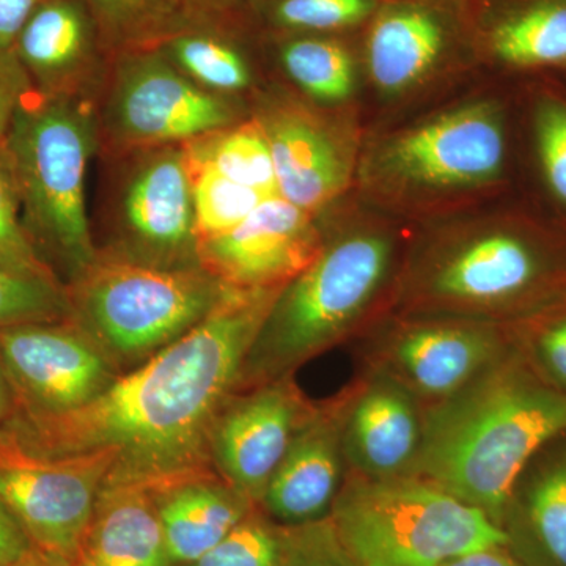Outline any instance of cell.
Masks as SVG:
<instances>
[{
    "instance_id": "cell-41",
    "label": "cell",
    "mask_w": 566,
    "mask_h": 566,
    "mask_svg": "<svg viewBox=\"0 0 566 566\" xmlns=\"http://www.w3.org/2000/svg\"><path fill=\"white\" fill-rule=\"evenodd\" d=\"M17 397H14L13 389L2 365H0V430L6 428L17 415Z\"/></svg>"
},
{
    "instance_id": "cell-12",
    "label": "cell",
    "mask_w": 566,
    "mask_h": 566,
    "mask_svg": "<svg viewBox=\"0 0 566 566\" xmlns=\"http://www.w3.org/2000/svg\"><path fill=\"white\" fill-rule=\"evenodd\" d=\"M107 452L41 458L0 430V502L33 549L73 560L109 475Z\"/></svg>"
},
{
    "instance_id": "cell-27",
    "label": "cell",
    "mask_w": 566,
    "mask_h": 566,
    "mask_svg": "<svg viewBox=\"0 0 566 566\" xmlns=\"http://www.w3.org/2000/svg\"><path fill=\"white\" fill-rule=\"evenodd\" d=\"M186 155L264 197L279 196L273 153L263 126L241 120L185 144Z\"/></svg>"
},
{
    "instance_id": "cell-20",
    "label": "cell",
    "mask_w": 566,
    "mask_h": 566,
    "mask_svg": "<svg viewBox=\"0 0 566 566\" xmlns=\"http://www.w3.org/2000/svg\"><path fill=\"white\" fill-rule=\"evenodd\" d=\"M33 91L88 99L102 74V36L84 0H43L14 43Z\"/></svg>"
},
{
    "instance_id": "cell-17",
    "label": "cell",
    "mask_w": 566,
    "mask_h": 566,
    "mask_svg": "<svg viewBox=\"0 0 566 566\" xmlns=\"http://www.w3.org/2000/svg\"><path fill=\"white\" fill-rule=\"evenodd\" d=\"M342 397L348 475H411L423 439L424 406L419 398L392 376L365 367Z\"/></svg>"
},
{
    "instance_id": "cell-42",
    "label": "cell",
    "mask_w": 566,
    "mask_h": 566,
    "mask_svg": "<svg viewBox=\"0 0 566 566\" xmlns=\"http://www.w3.org/2000/svg\"><path fill=\"white\" fill-rule=\"evenodd\" d=\"M10 566H73L65 558L50 556V554L41 553V551L32 549L25 554L20 560L14 562Z\"/></svg>"
},
{
    "instance_id": "cell-6",
    "label": "cell",
    "mask_w": 566,
    "mask_h": 566,
    "mask_svg": "<svg viewBox=\"0 0 566 566\" xmlns=\"http://www.w3.org/2000/svg\"><path fill=\"white\" fill-rule=\"evenodd\" d=\"M65 286L69 322L120 375L192 331L230 289L203 268L163 270L106 249Z\"/></svg>"
},
{
    "instance_id": "cell-21",
    "label": "cell",
    "mask_w": 566,
    "mask_h": 566,
    "mask_svg": "<svg viewBox=\"0 0 566 566\" xmlns=\"http://www.w3.org/2000/svg\"><path fill=\"white\" fill-rule=\"evenodd\" d=\"M501 531L524 566H566V433L543 446L516 476Z\"/></svg>"
},
{
    "instance_id": "cell-43",
    "label": "cell",
    "mask_w": 566,
    "mask_h": 566,
    "mask_svg": "<svg viewBox=\"0 0 566 566\" xmlns=\"http://www.w3.org/2000/svg\"><path fill=\"white\" fill-rule=\"evenodd\" d=\"M240 2L241 0H200V3L208 10H234L238 9Z\"/></svg>"
},
{
    "instance_id": "cell-39",
    "label": "cell",
    "mask_w": 566,
    "mask_h": 566,
    "mask_svg": "<svg viewBox=\"0 0 566 566\" xmlns=\"http://www.w3.org/2000/svg\"><path fill=\"white\" fill-rule=\"evenodd\" d=\"M33 549L20 524L0 502V566H10Z\"/></svg>"
},
{
    "instance_id": "cell-9",
    "label": "cell",
    "mask_w": 566,
    "mask_h": 566,
    "mask_svg": "<svg viewBox=\"0 0 566 566\" xmlns=\"http://www.w3.org/2000/svg\"><path fill=\"white\" fill-rule=\"evenodd\" d=\"M241 120L237 99L199 87L156 48L115 54L103 122L114 150L188 144Z\"/></svg>"
},
{
    "instance_id": "cell-5",
    "label": "cell",
    "mask_w": 566,
    "mask_h": 566,
    "mask_svg": "<svg viewBox=\"0 0 566 566\" xmlns=\"http://www.w3.org/2000/svg\"><path fill=\"white\" fill-rule=\"evenodd\" d=\"M96 125L91 99L32 91L14 114L6 139L22 222L41 259L65 285L98 255L85 196Z\"/></svg>"
},
{
    "instance_id": "cell-19",
    "label": "cell",
    "mask_w": 566,
    "mask_h": 566,
    "mask_svg": "<svg viewBox=\"0 0 566 566\" xmlns=\"http://www.w3.org/2000/svg\"><path fill=\"white\" fill-rule=\"evenodd\" d=\"M256 120L273 153L279 196L311 212L340 196L352 178V158L340 137L297 103H270Z\"/></svg>"
},
{
    "instance_id": "cell-29",
    "label": "cell",
    "mask_w": 566,
    "mask_h": 566,
    "mask_svg": "<svg viewBox=\"0 0 566 566\" xmlns=\"http://www.w3.org/2000/svg\"><path fill=\"white\" fill-rule=\"evenodd\" d=\"M273 35L349 33L363 29L381 0H244Z\"/></svg>"
},
{
    "instance_id": "cell-1",
    "label": "cell",
    "mask_w": 566,
    "mask_h": 566,
    "mask_svg": "<svg viewBox=\"0 0 566 566\" xmlns=\"http://www.w3.org/2000/svg\"><path fill=\"white\" fill-rule=\"evenodd\" d=\"M281 290L230 286L203 322L88 403L57 416L13 417L2 430L41 458L111 453L104 485L156 488L214 469L212 423L237 390L245 354Z\"/></svg>"
},
{
    "instance_id": "cell-25",
    "label": "cell",
    "mask_w": 566,
    "mask_h": 566,
    "mask_svg": "<svg viewBox=\"0 0 566 566\" xmlns=\"http://www.w3.org/2000/svg\"><path fill=\"white\" fill-rule=\"evenodd\" d=\"M230 21L232 10L200 11L153 48L199 87L234 98L251 88L253 70Z\"/></svg>"
},
{
    "instance_id": "cell-32",
    "label": "cell",
    "mask_w": 566,
    "mask_h": 566,
    "mask_svg": "<svg viewBox=\"0 0 566 566\" xmlns=\"http://www.w3.org/2000/svg\"><path fill=\"white\" fill-rule=\"evenodd\" d=\"M506 327L532 370L566 395V293Z\"/></svg>"
},
{
    "instance_id": "cell-18",
    "label": "cell",
    "mask_w": 566,
    "mask_h": 566,
    "mask_svg": "<svg viewBox=\"0 0 566 566\" xmlns=\"http://www.w3.org/2000/svg\"><path fill=\"white\" fill-rule=\"evenodd\" d=\"M342 392L315 403L268 483L260 506L282 526L327 520L345 485Z\"/></svg>"
},
{
    "instance_id": "cell-7",
    "label": "cell",
    "mask_w": 566,
    "mask_h": 566,
    "mask_svg": "<svg viewBox=\"0 0 566 566\" xmlns=\"http://www.w3.org/2000/svg\"><path fill=\"white\" fill-rule=\"evenodd\" d=\"M329 520L359 566H442L505 545L482 510L416 475H346Z\"/></svg>"
},
{
    "instance_id": "cell-3",
    "label": "cell",
    "mask_w": 566,
    "mask_h": 566,
    "mask_svg": "<svg viewBox=\"0 0 566 566\" xmlns=\"http://www.w3.org/2000/svg\"><path fill=\"white\" fill-rule=\"evenodd\" d=\"M566 433V395L512 352L472 385L423 411L411 475L482 510L501 528L510 490L532 457Z\"/></svg>"
},
{
    "instance_id": "cell-13",
    "label": "cell",
    "mask_w": 566,
    "mask_h": 566,
    "mask_svg": "<svg viewBox=\"0 0 566 566\" xmlns=\"http://www.w3.org/2000/svg\"><path fill=\"white\" fill-rule=\"evenodd\" d=\"M0 365L17 397L14 417L81 408L120 376L69 319L0 327Z\"/></svg>"
},
{
    "instance_id": "cell-30",
    "label": "cell",
    "mask_w": 566,
    "mask_h": 566,
    "mask_svg": "<svg viewBox=\"0 0 566 566\" xmlns=\"http://www.w3.org/2000/svg\"><path fill=\"white\" fill-rule=\"evenodd\" d=\"M528 125L539 178L556 205L558 226L566 229V93L536 85L528 96Z\"/></svg>"
},
{
    "instance_id": "cell-8",
    "label": "cell",
    "mask_w": 566,
    "mask_h": 566,
    "mask_svg": "<svg viewBox=\"0 0 566 566\" xmlns=\"http://www.w3.org/2000/svg\"><path fill=\"white\" fill-rule=\"evenodd\" d=\"M509 151L504 106L483 99L386 137L368 156L364 178L400 203L463 196L504 181Z\"/></svg>"
},
{
    "instance_id": "cell-28",
    "label": "cell",
    "mask_w": 566,
    "mask_h": 566,
    "mask_svg": "<svg viewBox=\"0 0 566 566\" xmlns=\"http://www.w3.org/2000/svg\"><path fill=\"white\" fill-rule=\"evenodd\" d=\"M106 52L155 46L182 22L207 11L200 0H84Z\"/></svg>"
},
{
    "instance_id": "cell-4",
    "label": "cell",
    "mask_w": 566,
    "mask_h": 566,
    "mask_svg": "<svg viewBox=\"0 0 566 566\" xmlns=\"http://www.w3.org/2000/svg\"><path fill=\"white\" fill-rule=\"evenodd\" d=\"M406 253L385 226H354L324 237L314 262L282 286L245 354L237 390L296 374L387 314Z\"/></svg>"
},
{
    "instance_id": "cell-40",
    "label": "cell",
    "mask_w": 566,
    "mask_h": 566,
    "mask_svg": "<svg viewBox=\"0 0 566 566\" xmlns=\"http://www.w3.org/2000/svg\"><path fill=\"white\" fill-rule=\"evenodd\" d=\"M442 566H524L505 545L490 546L485 549L474 551V553L464 554Z\"/></svg>"
},
{
    "instance_id": "cell-26",
    "label": "cell",
    "mask_w": 566,
    "mask_h": 566,
    "mask_svg": "<svg viewBox=\"0 0 566 566\" xmlns=\"http://www.w3.org/2000/svg\"><path fill=\"white\" fill-rule=\"evenodd\" d=\"M344 35L346 33L275 35L283 73L315 102L340 103L352 96L356 59Z\"/></svg>"
},
{
    "instance_id": "cell-31",
    "label": "cell",
    "mask_w": 566,
    "mask_h": 566,
    "mask_svg": "<svg viewBox=\"0 0 566 566\" xmlns=\"http://www.w3.org/2000/svg\"><path fill=\"white\" fill-rule=\"evenodd\" d=\"M186 159L191 177L197 245L200 241L230 232L263 200L270 199L229 180L208 164L196 161L188 155Z\"/></svg>"
},
{
    "instance_id": "cell-37",
    "label": "cell",
    "mask_w": 566,
    "mask_h": 566,
    "mask_svg": "<svg viewBox=\"0 0 566 566\" xmlns=\"http://www.w3.org/2000/svg\"><path fill=\"white\" fill-rule=\"evenodd\" d=\"M32 91V82L17 54L0 51V144L6 142L14 114Z\"/></svg>"
},
{
    "instance_id": "cell-14",
    "label": "cell",
    "mask_w": 566,
    "mask_h": 566,
    "mask_svg": "<svg viewBox=\"0 0 566 566\" xmlns=\"http://www.w3.org/2000/svg\"><path fill=\"white\" fill-rule=\"evenodd\" d=\"M314 406L294 375L230 395L210 433L216 472L260 505L275 469Z\"/></svg>"
},
{
    "instance_id": "cell-35",
    "label": "cell",
    "mask_w": 566,
    "mask_h": 566,
    "mask_svg": "<svg viewBox=\"0 0 566 566\" xmlns=\"http://www.w3.org/2000/svg\"><path fill=\"white\" fill-rule=\"evenodd\" d=\"M69 318V293L61 279L0 273V327Z\"/></svg>"
},
{
    "instance_id": "cell-24",
    "label": "cell",
    "mask_w": 566,
    "mask_h": 566,
    "mask_svg": "<svg viewBox=\"0 0 566 566\" xmlns=\"http://www.w3.org/2000/svg\"><path fill=\"white\" fill-rule=\"evenodd\" d=\"M73 566H174L150 488L104 485Z\"/></svg>"
},
{
    "instance_id": "cell-22",
    "label": "cell",
    "mask_w": 566,
    "mask_h": 566,
    "mask_svg": "<svg viewBox=\"0 0 566 566\" xmlns=\"http://www.w3.org/2000/svg\"><path fill=\"white\" fill-rule=\"evenodd\" d=\"M474 51L516 73L566 71V0H465Z\"/></svg>"
},
{
    "instance_id": "cell-16",
    "label": "cell",
    "mask_w": 566,
    "mask_h": 566,
    "mask_svg": "<svg viewBox=\"0 0 566 566\" xmlns=\"http://www.w3.org/2000/svg\"><path fill=\"white\" fill-rule=\"evenodd\" d=\"M314 214L281 196L263 200L230 232L200 241V266L234 289L286 285L322 251Z\"/></svg>"
},
{
    "instance_id": "cell-38",
    "label": "cell",
    "mask_w": 566,
    "mask_h": 566,
    "mask_svg": "<svg viewBox=\"0 0 566 566\" xmlns=\"http://www.w3.org/2000/svg\"><path fill=\"white\" fill-rule=\"evenodd\" d=\"M43 0H0V51H13L14 43Z\"/></svg>"
},
{
    "instance_id": "cell-2",
    "label": "cell",
    "mask_w": 566,
    "mask_h": 566,
    "mask_svg": "<svg viewBox=\"0 0 566 566\" xmlns=\"http://www.w3.org/2000/svg\"><path fill=\"white\" fill-rule=\"evenodd\" d=\"M566 293V229L506 212L458 223L406 253L387 315L510 324Z\"/></svg>"
},
{
    "instance_id": "cell-36",
    "label": "cell",
    "mask_w": 566,
    "mask_h": 566,
    "mask_svg": "<svg viewBox=\"0 0 566 566\" xmlns=\"http://www.w3.org/2000/svg\"><path fill=\"white\" fill-rule=\"evenodd\" d=\"M281 566H359L335 534L329 517L290 527L289 545Z\"/></svg>"
},
{
    "instance_id": "cell-33",
    "label": "cell",
    "mask_w": 566,
    "mask_h": 566,
    "mask_svg": "<svg viewBox=\"0 0 566 566\" xmlns=\"http://www.w3.org/2000/svg\"><path fill=\"white\" fill-rule=\"evenodd\" d=\"M290 527L256 505L219 545L186 566H281Z\"/></svg>"
},
{
    "instance_id": "cell-15",
    "label": "cell",
    "mask_w": 566,
    "mask_h": 566,
    "mask_svg": "<svg viewBox=\"0 0 566 566\" xmlns=\"http://www.w3.org/2000/svg\"><path fill=\"white\" fill-rule=\"evenodd\" d=\"M364 61L387 95L412 91L474 50L465 0H381L364 25Z\"/></svg>"
},
{
    "instance_id": "cell-11",
    "label": "cell",
    "mask_w": 566,
    "mask_h": 566,
    "mask_svg": "<svg viewBox=\"0 0 566 566\" xmlns=\"http://www.w3.org/2000/svg\"><path fill=\"white\" fill-rule=\"evenodd\" d=\"M106 214V251L163 270L202 268L185 144L122 151Z\"/></svg>"
},
{
    "instance_id": "cell-34",
    "label": "cell",
    "mask_w": 566,
    "mask_h": 566,
    "mask_svg": "<svg viewBox=\"0 0 566 566\" xmlns=\"http://www.w3.org/2000/svg\"><path fill=\"white\" fill-rule=\"evenodd\" d=\"M0 273L59 279L41 259L22 222L20 191L6 142L0 144Z\"/></svg>"
},
{
    "instance_id": "cell-23",
    "label": "cell",
    "mask_w": 566,
    "mask_h": 566,
    "mask_svg": "<svg viewBox=\"0 0 566 566\" xmlns=\"http://www.w3.org/2000/svg\"><path fill=\"white\" fill-rule=\"evenodd\" d=\"M174 566H186L222 542L255 509L216 472H197L150 488Z\"/></svg>"
},
{
    "instance_id": "cell-10",
    "label": "cell",
    "mask_w": 566,
    "mask_h": 566,
    "mask_svg": "<svg viewBox=\"0 0 566 566\" xmlns=\"http://www.w3.org/2000/svg\"><path fill=\"white\" fill-rule=\"evenodd\" d=\"M363 335V367L392 376L424 408L461 392L513 349L506 324L450 316L387 315Z\"/></svg>"
}]
</instances>
